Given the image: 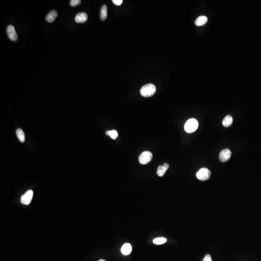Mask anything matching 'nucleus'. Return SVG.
Masks as SVG:
<instances>
[{
    "instance_id": "nucleus-7",
    "label": "nucleus",
    "mask_w": 261,
    "mask_h": 261,
    "mask_svg": "<svg viewBox=\"0 0 261 261\" xmlns=\"http://www.w3.org/2000/svg\"><path fill=\"white\" fill-rule=\"evenodd\" d=\"M6 32L9 38L12 41H15L17 40L18 38V35L13 26L11 25H9L6 29Z\"/></svg>"
},
{
    "instance_id": "nucleus-19",
    "label": "nucleus",
    "mask_w": 261,
    "mask_h": 261,
    "mask_svg": "<svg viewBox=\"0 0 261 261\" xmlns=\"http://www.w3.org/2000/svg\"><path fill=\"white\" fill-rule=\"evenodd\" d=\"M112 2L116 6H120L122 5V4L123 3V1L122 0H113Z\"/></svg>"
},
{
    "instance_id": "nucleus-13",
    "label": "nucleus",
    "mask_w": 261,
    "mask_h": 261,
    "mask_svg": "<svg viewBox=\"0 0 261 261\" xmlns=\"http://www.w3.org/2000/svg\"><path fill=\"white\" fill-rule=\"evenodd\" d=\"M233 122V119L232 116L227 115L224 118L222 121V125L224 127H228L230 126Z\"/></svg>"
},
{
    "instance_id": "nucleus-11",
    "label": "nucleus",
    "mask_w": 261,
    "mask_h": 261,
    "mask_svg": "<svg viewBox=\"0 0 261 261\" xmlns=\"http://www.w3.org/2000/svg\"><path fill=\"white\" fill-rule=\"evenodd\" d=\"M58 13L55 10H52L46 17V20L49 23H52L57 17Z\"/></svg>"
},
{
    "instance_id": "nucleus-15",
    "label": "nucleus",
    "mask_w": 261,
    "mask_h": 261,
    "mask_svg": "<svg viewBox=\"0 0 261 261\" xmlns=\"http://www.w3.org/2000/svg\"><path fill=\"white\" fill-rule=\"evenodd\" d=\"M17 137L18 138L20 142H24L25 141V137L24 132L21 129H18L16 131Z\"/></svg>"
},
{
    "instance_id": "nucleus-14",
    "label": "nucleus",
    "mask_w": 261,
    "mask_h": 261,
    "mask_svg": "<svg viewBox=\"0 0 261 261\" xmlns=\"http://www.w3.org/2000/svg\"><path fill=\"white\" fill-rule=\"evenodd\" d=\"M108 17V8L106 5H103L101 9L100 18L102 20H106Z\"/></svg>"
},
{
    "instance_id": "nucleus-12",
    "label": "nucleus",
    "mask_w": 261,
    "mask_h": 261,
    "mask_svg": "<svg viewBox=\"0 0 261 261\" xmlns=\"http://www.w3.org/2000/svg\"><path fill=\"white\" fill-rule=\"evenodd\" d=\"M208 18L205 15H201L197 18L195 20V24L197 26H201L207 23Z\"/></svg>"
},
{
    "instance_id": "nucleus-18",
    "label": "nucleus",
    "mask_w": 261,
    "mask_h": 261,
    "mask_svg": "<svg viewBox=\"0 0 261 261\" xmlns=\"http://www.w3.org/2000/svg\"><path fill=\"white\" fill-rule=\"evenodd\" d=\"M81 2L80 0H71L70 1V6H75L80 4Z\"/></svg>"
},
{
    "instance_id": "nucleus-6",
    "label": "nucleus",
    "mask_w": 261,
    "mask_h": 261,
    "mask_svg": "<svg viewBox=\"0 0 261 261\" xmlns=\"http://www.w3.org/2000/svg\"><path fill=\"white\" fill-rule=\"evenodd\" d=\"M232 153L230 150L228 148L223 149L219 153V159L222 162H226L230 159Z\"/></svg>"
},
{
    "instance_id": "nucleus-9",
    "label": "nucleus",
    "mask_w": 261,
    "mask_h": 261,
    "mask_svg": "<svg viewBox=\"0 0 261 261\" xmlns=\"http://www.w3.org/2000/svg\"><path fill=\"white\" fill-rule=\"evenodd\" d=\"M169 165L168 163H165L163 165H160L158 167L157 174L159 177H163L166 171L169 168Z\"/></svg>"
},
{
    "instance_id": "nucleus-16",
    "label": "nucleus",
    "mask_w": 261,
    "mask_h": 261,
    "mask_svg": "<svg viewBox=\"0 0 261 261\" xmlns=\"http://www.w3.org/2000/svg\"><path fill=\"white\" fill-rule=\"evenodd\" d=\"M167 241L166 238L163 237H159L154 239L153 242L156 245L163 244Z\"/></svg>"
},
{
    "instance_id": "nucleus-5",
    "label": "nucleus",
    "mask_w": 261,
    "mask_h": 261,
    "mask_svg": "<svg viewBox=\"0 0 261 261\" xmlns=\"http://www.w3.org/2000/svg\"><path fill=\"white\" fill-rule=\"evenodd\" d=\"M34 196V192L32 190H28L21 197L20 202L21 203L26 205L30 204Z\"/></svg>"
},
{
    "instance_id": "nucleus-1",
    "label": "nucleus",
    "mask_w": 261,
    "mask_h": 261,
    "mask_svg": "<svg viewBox=\"0 0 261 261\" xmlns=\"http://www.w3.org/2000/svg\"><path fill=\"white\" fill-rule=\"evenodd\" d=\"M156 91L155 86L152 84H148L144 85L140 89L141 95L145 97L152 96L155 94Z\"/></svg>"
},
{
    "instance_id": "nucleus-17",
    "label": "nucleus",
    "mask_w": 261,
    "mask_h": 261,
    "mask_svg": "<svg viewBox=\"0 0 261 261\" xmlns=\"http://www.w3.org/2000/svg\"><path fill=\"white\" fill-rule=\"evenodd\" d=\"M109 136L113 139H115L118 136V133L115 130L109 131Z\"/></svg>"
},
{
    "instance_id": "nucleus-4",
    "label": "nucleus",
    "mask_w": 261,
    "mask_h": 261,
    "mask_svg": "<svg viewBox=\"0 0 261 261\" xmlns=\"http://www.w3.org/2000/svg\"><path fill=\"white\" fill-rule=\"evenodd\" d=\"M152 157L153 155L151 152L146 151L142 152L140 154L139 157V161L141 165H146L151 162Z\"/></svg>"
},
{
    "instance_id": "nucleus-21",
    "label": "nucleus",
    "mask_w": 261,
    "mask_h": 261,
    "mask_svg": "<svg viewBox=\"0 0 261 261\" xmlns=\"http://www.w3.org/2000/svg\"><path fill=\"white\" fill-rule=\"evenodd\" d=\"M98 261H106V260H103V259H100V260H99Z\"/></svg>"
},
{
    "instance_id": "nucleus-20",
    "label": "nucleus",
    "mask_w": 261,
    "mask_h": 261,
    "mask_svg": "<svg viewBox=\"0 0 261 261\" xmlns=\"http://www.w3.org/2000/svg\"><path fill=\"white\" fill-rule=\"evenodd\" d=\"M203 261H212L210 255V254H207L205 256V257H204V259H203Z\"/></svg>"
},
{
    "instance_id": "nucleus-10",
    "label": "nucleus",
    "mask_w": 261,
    "mask_h": 261,
    "mask_svg": "<svg viewBox=\"0 0 261 261\" xmlns=\"http://www.w3.org/2000/svg\"><path fill=\"white\" fill-rule=\"evenodd\" d=\"M132 247L130 243H125L122 246L121 252L125 255H128L131 253Z\"/></svg>"
},
{
    "instance_id": "nucleus-3",
    "label": "nucleus",
    "mask_w": 261,
    "mask_h": 261,
    "mask_svg": "<svg viewBox=\"0 0 261 261\" xmlns=\"http://www.w3.org/2000/svg\"><path fill=\"white\" fill-rule=\"evenodd\" d=\"M211 174V172L209 169L206 168H202L197 172L196 177L200 180L205 181L210 179Z\"/></svg>"
},
{
    "instance_id": "nucleus-2",
    "label": "nucleus",
    "mask_w": 261,
    "mask_h": 261,
    "mask_svg": "<svg viewBox=\"0 0 261 261\" xmlns=\"http://www.w3.org/2000/svg\"><path fill=\"white\" fill-rule=\"evenodd\" d=\"M199 123L196 119L192 118L187 120L185 124V131L188 133H192L197 130Z\"/></svg>"
},
{
    "instance_id": "nucleus-8",
    "label": "nucleus",
    "mask_w": 261,
    "mask_h": 261,
    "mask_svg": "<svg viewBox=\"0 0 261 261\" xmlns=\"http://www.w3.org/2000/svg\"><path fill=\"white\" fill-rule=\"evenodd\" d=\"M75 20V22L78 23H84L88 20V15L85 13H79L76 15Z\"/></svg>"
}]
</instances>
